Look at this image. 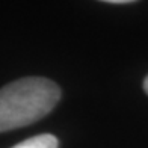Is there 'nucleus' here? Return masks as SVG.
<instances>
[{
	"label": "nucleus",
	"mask_w": 148,
	"mask_h": 148,
	"mask_svg": "<svg viewBox=\"0 0 148 148\" xmlns=\"http://www.w3.org/2000/svg\"><path fill=\"white\" fill-rule=\"evenodd\" d=\"M59 98V86L44 77H24L6 85L0 89V132L36 123Z\"/></svg>",
	"instance_id": "nucleus-1"
},
{
	"label": "nucleus",
	"mask_w": 148,
	"mask_h": 148,
	"mask_svg": "<svg viewBox=\"0 0 148 148\" xmlns=\"http://www.w3.org/2000/svg\"><path fill=\"white\" fill-rule=\"evenodd\" d=\"M12 148H58V139L53 134H39L26 139Z\"/></svg>",
	"instance_id": "nucleus-2"
},
{
	"label": "nucleus",
	"mask_w": 148,
	"mask_h": 148,
	"mask_svg": "<svg viewBox=\"0 0 148 148\" xmlns=\"http://www.w3.org/2000/svg\"><path fill=\"white\" fill-rule=\"evenodd\" d=\"M107 3H113V5H124V3H130L129 0H109Z\"/></svg>",
	"instance_id": "nucleus-3"
},
{
	"label": "nucleus",
	"mask_w": 148,
	"mask_h": 148,
	"mask_svg": "<svg viewBox=\"0 0 148 148\" xmlns=\"http://www.w3.org/2000/svg\"><path fill=\"white\" fill-rule=\"evenodd\" d=\"M144 89H145V92L148 94V76H147V79L144 80Z\"/></svg>",
	"instance_id": "nucleus-4"
}]
</instances>
